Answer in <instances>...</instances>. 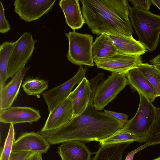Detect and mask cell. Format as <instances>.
<instances>
[{"label": "cell", "instance_id": "obj_36", "mask_svg": "<svg viewBox=\"0 0 160 160\" xmlns=\"http://www.w3.org/2000/svg\"><path fill=\"white\" fill-rule=\"evenodd\" d=\"M154 67L160 72V64L153 65Z\"/></svg>", "mask_w": 160, "mask_h": 160}, {"label": "cell", "instance_id": "obj_25", "mask_svg": "<svg viewBox=\"0 0 160 160\" xmlns=\"http://www.w3.org/2000/svg\"><path fill=\"white\" fill-rule=\"evenodd\" d=\"M138 69L144 75L160 97V72L153 65L141 62Z\"/></svg>", "mask_w": 160, "mask_h": 160}, {"label": "cell", "instance_id": "obj_14", "mask_svg": "<svg viewBox=\"0 0 160 160\" xmlns=\"http://www.w3.org/2000/svg\"><path fill=\"white\" fill-rule=\"evenodd\" d=\"M29 67H23L12 77L11 80L0 89V110L12 107L16 99L22 80Z\"/></svg>", "mask_w": 160, "mask_h": 160}, {"label": "cell", "instance_id": "obj_23", "mask_svg": "<svg viewBox=\"0 0 160 160\" xmlns=\"http://www.w3.org/2000/svg\"><path fill=\"white\" fill-rule=\"evenodd\" d=\"M28 95L38 96L42 94L48 87V81L38 78H26L22 86Z\"/></svg>", "mask_w": 160, "mask_h": 160}, {"label": "cell", "instance_id": "obj_28", "mask_svg": "<svg viewBox=\"0 0 160 160\" xmlns=\"http://www.w3.org/2000/svg\"><path fill=\"white\" fill-rule=\"evenodd\" d=\"M10 30V25L5 16L3 4L0 1V32L4 34Z\"/></svg>", "mask_w": 160, "mask_h": 160}, {"label": "cell", "instance_id": "obj_7", "mask_svg": "<svg viewBox=\"0 0 160 160\" xmlns=\"http://www.w3.org/2000/svg\"><path fill=\"white\" fill-rule=\"evenodd\" d=\"M37 42L31 33L28 32H24L16 41L8 62V79L12 77L25 66L32 55Z\"/></svg>", "mask_w": 160, "mask_h": 160}, {"label": "cell", "instance_id": "obj_18", "mask_svg": "<svg viewBox=\"0 0 160 160\" xmlns=\"http://www.w3.org/2000/svg\"><path fill=\"white\" fill-rule=\"evenodd\" d=\"M59 5L64 13L67 24L73 31L82 27L85 21L78 0H61Z\"/></svg>", "mask_w": 160, "mask_h": 160}, {"label": "cell", "instance_id": "obj_16", "mask_svg": "<svg viewBox=\"0 0 160 160\" xmlns=\"http://www.w3.org/2000/svg\"><path fill=\"white\" fill-rule=\"evenodd\" d=\"M126 74L128 84L139 94L144 95L151 102L158 97L156 89L137 68L131 69Z\"/></svg>", "mask_w": 160, "mask_h": 160}, {"label": "cell", "instance_id": "obj_19", "mask_svg": "<svg viewBox=\"0 0 160 160\" xmlns=\"http://www.w3.org/2000/svg\"><path fill=\"white\" fill-rule=\"evenodd\" d=\"M107 34L118 53L141 56L148 51L139 42L134 39L132 36L128 37L120 35Z\"/></svg>", "mask_w": 160, "mask_h": 160}, {"label": "cell", "instance_id": "obj_33", "mask_svg": "<svg viewBox=\"0 0 160 160\" xmlns=\"http://www.w3.org/2000/svg\"><path fill=\"white\" fill-rule=\"evenodd\" d=\"M25 160H43L42 153L38 152H31Z\"/></svg>", "mask_w": 160, "mask_h": 160}, {"label": "cell", "instance_id": "obj_37", "mask_svg": "<svg viewBox=\"0 0 160 160\" xmlns=\"http://www.w3.org/2000/svg\"><path fill=\"white\" fill-rule=\"evenodd\" d=\"M153 160H160V157H159L156 159H153Z\"/></svg>", "mask_w": 160, "mask_h": 160}, {"label": "cell", "instance_id": "obj_2", "mask_svg": "<svg viewBox=\"0 0 160 160\" xmlns=\"http://www.w3.org/2000/svg\"><path fill=\"white\" fill-rule=\"evenodd\" d=\"M82 15L92 33L131 37L133 31L129 18L127 0H81Z\"/></svg>", "mask_w": 160, "mask_h": 160}, {"label": "cell", "instance_id": "obj_26", "mask_svg": "<svg viewBox=\"0 0 160 160\" xmlns=\"http://www.w3.org/2000/svg\"><path fill=\"white\" fill-rule=\"evenodd\" d=\"M15 134L13 124H10L3 148L1 152L0 160H9L13 144L15 140Z\"/></svg>", "mask_w": 160, "mask_h": 160}, {"label": "cell", "instance_id": "obj_35", "mask_svg": "<svg viewBox=\"0 0 160 160\" xmlns=\"http://www.w3.org/2000/svg\"><path fill=\"white\" fill-rule=\"evenodd\" d=\"M153 4L156 6L160 10V0H152Z\"/></svg>", "mask_w": 160, "mask_h": 160}, {"label": "cell", "instance_id": "obj_3", "mask_svg": "<svg viewBox=\"0 0 160 160\" xmlns=\"http://www.w3.org/2000/svg\"><path fill=\"white\" fill-rule=\"evenodd\" d=\"M129 16L139 42L148 51L154 50L159 42L160 15L133 6L129 8Z\"/></svg>", "mask_w": 160, "mask_h": 160}, {"label": "cell", "instance_id": "obj_11", "mask_svg": "<svg viewBox=\"0 0 160 160\" xmlns=\"http://www.w3.org/2000/svg\"><path fill=\"white\" fill-rule=\"evenodd\" d=\"M41 117L38 110L29 107H11L0 110V122L4 123L16 124L38 121Z\"/></svg>", "mask_w": 160, "mask_h": 160}, {"label": "cell", "instance_id": "obj_32", "mask_svg": "<svg viewBox=\"0 0 160 160\" xmlns=\"http://www.w3.org/2000/svg\"><path fill=\"white\" fill-rule=\"evenodd\" d=\"M155 144L154 143L147 142L143 145L130 152L128 155L125 160H132L134 155L137 152H139L148 146L154 145Z\"/></svg>", "mask_w": 160, "mask_h": 160}, {"label": "cell", "instance_id": "obj_27", "mask_svg": "<svg viewBox=\"0 0 160 160\" xmlns=\"http://www.w3.org/2000/svg\"><path fill=\"white\" fill-rule=\"evenodd\" d=\"M157 116L154 125L147 142L155 144L160 143V108H157Z\"/></svg>", "mask_w": 160, "mask_h": 160}, {"label": "cell", "instance_id": "obj_21", "mask_svg": "<svg viewBox=\"0 0 160 160\" xmlns=\"http://www.w3.org/2000/svg\"><path fill=\"white\" fill-rule=\"evenodd\" d=\"M132 142L101 145L92 160H122L124 150Z\"/></svg>", "mask_w": 160, "mask_h": 160}, {"label": "cell", "instance_id": "obj_29", "mask_svg": "<svg viewBox=\"0 0 160 160\" xmlns=\"http://www.w3.org/2000/svg\"><path fill=\"white\" fill-rule=\"evenodd\" d=\"M129 1L138 9L145 11H149L151 5L153 4L152 0H130Z\"/></svg>", "mask_w": 160, "mask_h": 160}, {"label": "cell", "instance_id": "obj_5", "mask_svg": "<svg viewBox=\"0 0 160 160\" xmlns=\"http://www.w3.org/2000/svg\"><path fill=\"white\" fill-rule=\"evenodd\" d=\"M69 42L68 60L72 63L81 66H94L92 53L93 37L88 34L75 31L65 32Z\"/></svg>", "mask_w": 160, "mask_h": 160}, {"label": "cell", "instance_id": "obj_24", "mask_svg": "<svg viewBox=\"0 0 160 160\" xmlns=\"http://www.w3.org/2000/svg\"><path fill=\"white\" fill-rule=\"evenodd\" d=\"M134 141L140 143L145 142L143 140L133 134L126 132L121 128L99 142L101 145H103L127 142H133Z\"/></svg>", "mask_w": 160, "mask_h": 160}, {"label": "cell", "instance_id": "obj_13", "mask_svg": "<svg viewBox=\"0 0 160 160\" xmlns=\"http://www.w3.org/2000/svg\"><path fill=\"white\" fill-rule=\"evenodd\" d=\"M73 118V109L71 100L68 97L56 106L49 114L42 131L58 128Z\"/></svg>", "mask_w": 160, "mask_h": 160}, {"label": "cell", "instance_id": "obj_9", "mask_svg": "<svg viewBox=\"0 0 160 160\" xmlns=\"http://www.w3.org/2000/svg\"><path fill=\"white\" fill-rule=\"evenodd\" d=\"M98 68L112 72L126 73L137 68L142 62L141 56L131 55L117 52L111 56L93 60Z\"/></svg>", "mask_w": 160, "mask_h": 160}, {"label": "cell", "instance_id": "obj_4", "mask_svg": "<svg viewBox=\"0 0 160 160\" xmlns=\"http://www.w3.org/2000/svg\"><path fill=\"white\" fill-rule=\"evenodd\" d=\"M140 102L135 116L121 129L147 142L150 137L157 116V108L146 97L139 94Z\"/></svg>", "mask_w": 160, "mask_h": 160}, {"label": "cell", "instance_id": "obj_15", "mask_svg": "<svg viewBox=\"0 0 160 160\" xmlns=\"http://www.w3.org/2000/svg\"><path fill=\"white\" fill-rule=\"evenodd\" d=\"M91 93L90 82L85 77L68 97L72 102L73 118L79 116L86 110Z\"/></svg>", "mask_w": 160, "mask_h": 160}, {"label": "cell", "instance_id": "obj_10", "mask_svg": "<svg viewBox=\"0 0 160 160\" xmlns=\"http://www.w3.org/2000/svg\"><path fill=\"white\" fill-rule=\"evenodd\" d=\"M56 0H16L14 12L26 22L40 18L51 10Z\"/></svg>", "mask_w": 160, "mask_h": 160}, {"label": "cell", "instance_id": "obj_17", "mask_svg": "<svg viewBox=\"0 0 160 160\" xmlns=\"http://www.w3.org/2000/svg\"><path fill=\"white\" fill-rule=\"evenodd\" d=\"M57 153L62 160H91V152L82 143L78 141H71L62 143Z\"/></svg>", "mask_w": 160, "mask_h": 160}, {"label": "cell", "instance_id": "obj_1", "mask_svg": "<svg viewBox=\"0 0 160 160\" xmlns=\"http://www.w3.org/2000/svg\"><path fill=\"white\" fill-rule=\"evenodd\" d=\"M94 94L92 92L88 105L80 115L58 128L38 132L50 145H55L71 141L99 142L122 128L125 123L95 108Z\"/></svg>", "mask_w": 160, "mask_h": 160}, {"label": "cell", "instance_id": "obj_34", "mask_svg": "<svg viewBox=\"0 0 160 160\" xmlns=\"http://www.w3.org/2000/svg\"><path fill=\"white\" fill-rule=\"evenodd\" d=\"M151 65L160 64V54L150 61Z\"/></svg>", "mask_w": 160, "mask_h": 160}, {"label": "cell", "instance_id": "obj_31", "mask_svg": "<svg viewBox=\"0 0 160 160\" xmlns=\"http://www.w3.org/2000/svg\"><path fill=\"white\" fill-rule=\"evenodd\" d=\"M104 112L112 116L125 124L128 121V116L126 114L106 110H104Z\"/></svg>", "mask_w": 160, "mask_h": 160}, {"label": "cell", "instance_id": "obj_12", "mask_svg": "<svg viewBox=\"0 0 160 160\" xmlns=\"http://www.w3.org/2000/svg\"><path fill=\"white\" fill-rule=\"evenodd\" d=\"M50 144L46 138L38 132H33L22 133L14 142L12 151H28L47 152Z\"/></svg>", "mask_w": 160, "mask_h": 160}, {"label": "cell", "instance_id": "obj_22", "mask_svg": "<svg viewBox=\"0 0 160 160\" xmlns=\"http://www.w3.org/2000/svg\"><path fill=\"white\" fill-rule=\"evenodd\" d=\"M16 42L6 41L0 46V89L6 85L8 62Z\"/></svg>", "mask_w": 160, "mask_h": 160}, {"label": "cell", "instance_id": "obj_6", "mask_svg": "<svg viewBox=\"0 0 160 160\" xmlns=\"http://www.w3.org/2000/svg\"><path fill=\"white\" fill-rule=\"evenodd\" d=\"M126 73L112 72L107 79L103 80L96 88L93 98V105L101 111L117 96L127 85Z\"/></svg>", "mask_w": 160, "mask_h": 160}, {"label": "cell", "instance_id": "obj_30", "mask_svg": "<svg viewBox=\"0 0 160 160\" xmlns=\"http://www.w3.org/2000/svg\"><path fill=\"white\" fill-rule=\"evenodd\" d=\"M31 153V152L28 151H12L9 160H25Z\"/></svg>", "mask_w": 160, "mask_h": 160}, {"label": "cell", "instance_id": "obj_20", "mask_svg": "<svg viewBox=\"0 0 160 160\" xmlns=\"http://www.w3.org/2000/svg\"><path fill=\"white\" fill-rule=\"evenodd\" d=\"M117 50L108 35L102 33L95 38L92 46V53L94 60L112 56Z\"/></svg>", "mask_w": 160, "mask_h": 160}, {"label": "cell", "instance_id": "obj_8", "mask_svg": "<svg viewBox=\"0 0 160 160\" xmlns=\"http://www.w3.org/2000/svg\"><path fill=\"white\" fill-rule=\"evenodd\" d=\"M87 70L86 66L84 67L80 66L77 73L72 78L42 94L49 112L68 97L75 85L79 83L85 77Z\"/></svg>", "mask_w": 160, "mask_h": 160}]
</instances>
